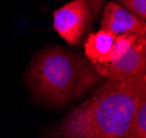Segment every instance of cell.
Here are the masks:
<instances>
[{
	"label": "cell",
	"instance_id": "obj_4",
	"mask_svg": "<svg viewBox=\"0 0 146 138\" xmlns=\"http://www.w3.org/2000/svg\"><path fill=\"white\" fill-rule=\"evenodd\" d=\"M104 79H124L146 72V36H139L127 52L111 62L96 65Z\"/></svg>",
	"mask_w": 146,
	"mask_h": 138
},
{
	"label": "cell",
	"instance_id": "obj_9",
	"mask_svg": "<svg viewBox=\"0 0 146 138\" xmlns=\"http://www.w3.org/2000/svg\"><path fill=\"white\" fill-rule=\"evenodd\" d=\"M127 10L146 21V0H117Z\"/></svg>",
	"mask_w": 146,
	"mask_h": 138
},
{
	"label": "cell",
	"instance_id": "obj_3",
	"mask_svg": "<svg viewBox=\"0 0 146 138\" xmlns=\"http://www.w3.org/2000/svg\"><path fill=\"white\" fill-rule=\"evenodd\" d=\"M92 11L87 0H73L54 10L53 28L69 45H78L92 20Z\"/></svg>",
	"mask_w": 146,
	"mask_h": 138
},
{
	"label": "cell",
	"instance_id": "obj_5",
	"mask_svg": "<svg viewBox=\"0 0 146 138\" xmlns=\"http://www.w3.org/2000/svg\"><path fill=\"white\" fill-rule=\"evenodd\" d=\"M100 27L115 36L122 33L146 36V21L115 1H109L103 6Z\"/></svg>",
	"mask_w": 146,
	"mask_h": 138
},
{
	"label": "cell",
	"instance_id": "obj_8",
	"mask_svg": "<svg viewBox=\"0 0 146 138\" xmlns=\"http://www.w3.org/2000/svg\"><path fill=\"white\" fill-rule=\"evenodd\" d=\"M137 36H139L137 34H134V33H122V34L117 36L115 41L112 45V49L110 52L109 62L124 55L127 50L131 48L132 44L134 43Z\"/></svg>",
	"mask_w": 146,
	"mask_h": 138
},
{
	"label": "cell",
	"instance_id": "obj_7",
	"mask_svg": "<svg viewBox=\"0 0 146 138\" xmlns=\"http://www.w3.org/2000/svg\"><path fill=\"white\" fill-rule=\"evenodd\" d=\"M129 138H146V96L136 109L130 128Z\"/></svg>",
	"mask_w": 146,
	"mask_h": 138
},
{
	"label": "cell",
	"instance_id": "obj_6",
	"mask_svg": "<svg viewBox=\"0 0 146 138\" xmlns=\"http://www.w3.org/2000/svg\"><path fill=\"white\" fill-rule=\"evenodd\" d=\"M115 38V34L104 29L91 32L87 36L84 45V51L86 58L94 64V66L109 62L110 52Z\"/></svg>",
	"mask_w": 146,
	"mask_h": 138
},
{
	"label": "cell",
	"instance_id": "obj_10",
	"mask_svg": "<svg viewBox=\"0 0 146 138\" xmlns=\"http://www.w3.org/2000/svg\"><path fill=\"white\" fill-rule=\"evenodd\" d=\"M88 3H89V7L92 11V15L95 18H97L98 15H100L101 10H102V7L104 6L106 1L107 0H87Z\"/></svg>",
	"mask_w": 146,
	"mask_h": 138
},
{
	"label": "cell",
	"instance_id": "obj_2",
	"mask_svg": "<svg viewBox=\"0 0 146 138\" xmlns=\"http://www.w3.org/2000/svg\"><path fill=\"white\" fill-rule=\"evenodd\" d=\"M103 80L86 55L64 46H48L37 52L25 72L32 97L54 107L84 97Z\"/></svg>",
	"mask_w": 146,
	"mask_h": 138
},
{
	"label": "cell",
	"instance_id": "obj_1",
	"mask_svg": "<svg viewBox=\"0 0 146 138\" xmlns=\"http://www.w3.org/2000/svg\"><path fill=\"white\" fill-rule=\"evenodd\" d=\"M146 96V72L104 79L95 92L67 113L46 135L65 138H129L139 103Z\"/></svg>",
	"mask_w": 146,
	"mask_h": 138
}]
</instances>
